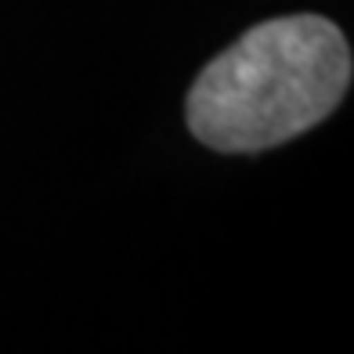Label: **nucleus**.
Returning a JSON list of instances; mask_svg holds the SVG:
<instances>
[{
	"label": "nucleus",
	"mask_w": 354,
	"mask_h": 354,
	"mask_svg": "<svg viewBox=\"0 0 354 354\" xmlns=\"http://www.w3.org/2000/svg\"><path fill=\"white\" fill-rule=\"evenodd\" d=\"M351 47L322 15L253 26L206 66L185 102L188 131L217 152H264L318 127L351 87Z\"/></svg>",
	"instance_id": "nucleus-1"
}]
</instances>
